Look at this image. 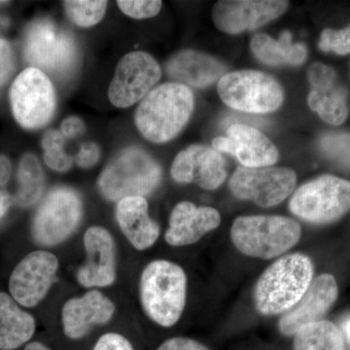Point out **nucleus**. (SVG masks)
Masks as SVG:
<instances>
[{
    "label": "nucleus",
    "instance_id": "nucleus-1",
    "mask_svg": "<svg viewBox=\"0 0 350 350\" xmlns=\"http://www.w3.org/2000/svg\"><path fill=\"white\" fill-rule=\"evenodd\" d=\"M192 90L178 82L165 83L152 90L135 112V125L149 142L165 144L187 125L194 111Z\"/></svg>",
    "mask_w": 350,
    "mask_h": 350
},
{
    "label": "nucleus",
    "instance_id": "nucleus-2",
    "mask_svg": "<svg viewBox=\"0 0 350 350\" xmlns=\"http://www.w3.org/2000/svg\"><path fill=\"white\" fill-rule=\"evenodd\" d=\"M314 267L303 253L285 255L271 264L258 280L255 306L262 315L284 314L303 298L313 280Z\"/></svg>",
    "mask_w": 350,
    "mask_h": 350
},
{
    "label": "nucleus",
    "instance_id": "nucleus-3",
    "mask_svg": "<svg viewBox=\"0 0 350 350\" xmlns=\"http://www.w3.org/2000/svg\"><path fill=\"white\" fill-rule=\"evenodd\" d=\"M139 289L149 319L167 328L178 322L187 296V276L180 266L167 260L149 262L142 271Z\"/></svg>",
    "mask_w": 350,
    "mask_h": 350
},
{
    "label": "nucleus",
    "instance_id": "nucleus-4",
    "mask_svg": "<svg viewBox=\"0 0 350 350\" xmlns=\"http://www.w3.org/2000/svg\"><path fill=\"white\" fill-rule=\"evenodd\" d=\"M162 180V169L146 151L131 146L117 154L101 172L98 188L111 202L150 195Z\"/></svg>",
    "mask_w": 350,
    "mask_h": 350
},
{
    "label": "nucleus",
    "instance_id": "nucleus-5",
    "mask_svg": "<svg viewBox=\"0 0 350 350\" xmlns=\"http://www.w3.org/2000/svg\"><path fill=\"white\" fill-rule=\"evenodd\" d=\"M301 225L283 216H241L231 228L232 243L248 257L273 259L300 241Z\"/></svg>",
    "mask_w": 350,
    "mask_h": 350
},
{
    "label": "nucleus",
    "instance_id": "nucleus-6",
    "mask_svg": "<svg viewBox=\"0 0 350 350\" xmlns=\"http://www.w3.org/2000/svg\"><path fill=\"white\" fill-rule=\"evenodd\" d=\"M24 56L31 68L66 79L77 66V45L70 34L50 20H38L25 34Z\"/></svg>",
    "mask_w": 350,
    "mask_h": 350
},
{
    "label": "nucleus",
    "instance_id": "nucleus-7",
    "mask_svg": "<svg viewBox=\"0 0 350 350\" xmlns=\"http://www.w3.org/2000/svg\"><path fill=\"white\" fill-rule=\"evenodd\" d=\"M289 209L312 224H330L350 211V182L325 174L306 182L292 196Z\"/></svg>",
    "mask_w": 350,
    "mask_h": 350
},
{
    "label": "nucleus",
    "instance_id": "nucleus-8",
    "mask_svg": "<svg viewBox=\"0 0 350 350\" xmlns=\"http://www.w3.org/2000/svg\"><path fill=\"white\" fill-rule=\"evenodd\" d=\"M217 89L226 105L250 114L275 112L284 100V92L278 80L251 69L226 73L219 80Z\"/></svg>",
    "mask_w": 350,
    "mask_h": 350
},
{
    "label": "nucleus",
    "instance_id": "nucleus-9",
    "mask_svg": "<svg viewBox=\"0 0 350 350\" xmlns=\"http://www.w3.org/2000/svg\"><path fill=\"white\" fill-rule=\"evenodd\" d=\"M10 101L16 121L25 130L43 128L56 110V93L49 76L31 66L13 82Z\"/></svg>",
    "mask_w": 350,
    "mask_h": 350
},
{
    "label": "nucleus",
    "instance_id": "nucleus-10",
    "mask_svg": "<svg viewBox=\"0 0 350 350\" xmlns=\"http://www.w3.org/2000/svg\"><path fill=\"white\" fill-rule=\"evenodd\" d=\"M82 200L72 189L57 187L46 196L32 224V237L41 245H57L75 231L82 217Z\"/></svg>",
    "mask_w": 350,
    "mask_h": 350
},
{
    "label": "nucleus",
    "instance_id": "nucleus-11",
    "mask_svg": "<svg viewBox=\"0 0 350 350\" xmlns=\"http://www.w3.org/2000/svg\"><path fill=\"white\" fill-rule=\"evenodd\" d=\"M297 175L282 167H239L229 182L230 190L239 200H250L261 207L278 206L293 193Z\"/></svg>",
    "mask_w": 350,
    "mask_h": 350
},
{
    "label": "nucleus",
    "instance_id": "nucleus-12",
    "mask_svg": "<svg viewBox=\"0 0 350 350\" xmlns=\"http://www.w3.org/2000/svg\"><path fill=\"white\" fill-rule=\"evenodd\" d=\"M162 76L161 66L150 54L142 51L129 53L117 64L108 98L114 107H130L144 100Z\"/></svg>",
    "mask_w": 350,
    "mask_h": 350
},
{
    "label": "nucleus",
    "instance_id": "nucleus-13",
    "mask_svg": "<svg viewBox=\"0 0 350 350\" xmlns=\"http://www.w3.org/2000/svg\"><path fill=\"white\" fill-rule=\"evenodd\" d=\"M289 4L282 0H221L213 6V20L219 31L239 34L278 19Z\"/></svg>",
    "mask_w": 350,
    "mask_h": 350
},
{
    "label": "nucleus",
    "instance_id": "nucleus-14",
    "mask_svg": "<svg viewBox=\"0 0 350 350\" xmlns=\"http://www.w3.org/2000/svg\"><path fill=\"white\" fill-rule=\"evenodd\" d=\"M59 269L53 253L38 250L29 253L14 269L9 290L14 300L25 308H33L49 292Z\"/></svg>",
    "mask_w": 350,
    "mask_h": 350
},
{
    "label": "nucleus",
    "instance_id": "nucleus-15",
    "mask_svg": "<svg viewBox=\"0 0 350 350\" xmlns=\"http://www.w3.org/2000/svg\"><path fill=\"white\" fill-rule=\"evenodd\" d=\"M170 174L178 183H192L204 189L216 190L227 178L225 159L215 149L194 144L177 154Z\"/></svg>",
    "mask_w": 350,
    "mask_h": 350
},
{
    "label": "nucleus",
    "instance_id": "nucleus-16",
    "mask_svg": "<svg viewBox=\"0 0 350 350\" xmlns=\"http://www.w3.org/2000/svg\"><path fill=\"white\" fill-rule=\"evenodd\" d=\"M308 78L312 86L308 98L310 109L327 124H344L349 113L347 91L338 82L334 68L321 63L313 64L308 68Z\"/></svg>",
    "mask_w": 350,
    "mask_h": 350
},
{
    "label": "nucleus",
    "instance_id": "nucleus-17",
    "mask_svg": "<svg viewBox=\"0 0 350 350\" xmlns=\"http://www.w3.org/2000/svg\"><path fill=\"white\" fill-rule=\"evenodd\" d=\"M213 148L234 157L245 167H271L280 156L275 144L262 131L245 124L230 126L227 137L215 138Z\"/></svg>",
    "mask_w": 350,
    "mask_h": 350
},
{
    "label": "nucleus",
    "instance_id": "nucleus-18",
    "mask_svg": "<svg viewBox=\"0 0 350 350\" xmlns=\"http://www.w3.org/2000/svg\"><path fill=\"white\" fill-rule=\"evenodd\" d=\"M337 280L330 273H323L312 280L303 298L283 314L278 328L284 336H295L301 327L320 321L337 301Z\"/></svg>",
    "mask_w": 350,
    "mask_h": 350
},
{
    "label": "nucleus",
    "instance_id": "nucleus-19",
    "mask_svg": "<svg viewBox=\"0 0 350 350\" xmlns=\"http://www.w3.org/2000/svg\"><path fill=\"white\" fill-rule=\"evenodd\" d=\"M84 246L87 260L78 269V282L87 288L112 285L116 280V248L111 234L105 228H89Z\"/></svg>",
    "mask_w": 350,
    "mask_h": 350
},
{
    "label": "nucleus",
    "instance_id": "nucleus-20",
    "mask_svg": "<svg viewBox=\"0 0 350 350\" xmlns=\"http://www.w3.org/2000/svg\"><path fill=\"white\" fill-rule=\"evenodd\" d=\"M220 223V213L213 207L181 202L170 213L165 239L172 246L191 245L218 228Z\"/></svg>",
    "mask_w": 350,
    "mask_h": 350
},
{
    "label": "nucleus",
    "instance_id": "nucleus-21",
    "mask_svg": "<svg viewBox=\"0 0 350 350\" xmlns=\"http://www.w3.org/2000/svg\"><path fill=\"white\" fill-rule=\"evenodd\" d=\"M114 312L112 301L96 290L70 299L64 304L62 312L64 334L71 340H80L94 326L109 322Z\"/></svg>",
    "mask_w": 350,
    "mask_h": 350
},
{
    "label": "nucleus",
    "instance_id": "nucleus-22",
    "mask_svg": "<svg viewBox=\"0 0 350 350\" xmlns=\"http://www.w3.org/2000/svg\"><path fill=\"white\" fill-rule=\"evenodd\" d=\"M165 70L180 84L202 89L219 82L226 75L227 66L206 53L182 50L170 57Z\"/></svg>",
    "mask_w": 350,
    "mask_h": 350
},
{
    "label": "nucleus",
    "instance_id": "nucleus-23",
    "mask_svg": "<svg viewBox=\"0 0 350 350\" xmlns=\"http://www.w3.org/2000/svg\"><path fill=\"white\" fill-rule=\"evenodd\" d=\"M116 219L122 232L135 250H148L160 237V227L149 216L148 202L144 197L120 200Z\"/></svg>",
    "mask_w": 350,
    "mask_h": 350
},
{
    "label": "nucleus",
    "instance_id": "nucleus-24",
    "mask_svg": "<svg viewBox=\"0 0 350 350\" xmlns=\"http://www.w3.org/2000/svg\"><path fill=\"white\" fill-rule=\"evenodd\" d=\"M250 49L261 63L269 66H299L308 59L305 44L294 42L291 32L285 31L278 40L266 33H258L251 39Z\"/></svg>",
    "mask_w": 350,
    "mask_h": 350
},
{
    "label": "nucleus",
    "instance_id": "nucleus-25",
    "mask_svg": "<svg viewBox=\"0 0 350 350\" xmlns=\"http://www.w3.org/2000/svg\"><path fill=\"white\" fill-rule=\"evenodd\" d=\"M36 332V320L9 295L0 292V350L17 349Z\"/></svg>",
    "mask_w": 350,
    "mask_h": 350
},
{
    "label": "nucleus",
    "instance_id": "nucleus-26",
    "mask_svg": "<svg viewBox=\"0 0 350 350\" xmlns=\"http://www.w3.org/2000/svg\"><path fill=\"white\" fill-rule=\"evenodd\" d=\"M294 350H345L344 338L335 324L320 320L297 332Z\"/></svg>",
    "mask_w": 350,
    "mask_h": 350
},
{
    "label": "nucleus",
    "instance_id": "nucleus-27",
    "mask_svg": "<svg viewBox=\"0 0 350 350\" xmlns=\"http://www.w3.org/2000/svg\"><path fill=\"white\" fill-rule=\"evenodd\" d=\"M19 192L15 202L19 206L27 207L36 204L43 193L44 174L38 158L32 154H25L18 169Z\"/></svg>",
    "mask_w": 350,
    "mask_h": 350
},
{
    "label": "nucleus",
    "instance_id": "nucleus-28",
    "mask_svg": "<svg viewBox=\"0 0 350 350\" xmlns=\"http://www.w3.org/2000/svg\"><path fill=\"white\" fill-rule=\"evenodd\" d=\"M63 4L68 19L81 27L98 24L105 17L107 8V1L100 0H68Z\"/></svg>",
    "mask_w": 350,
    "mask_h": 350
},
{
    "label": "nucleus",
    "instance_id": "nucleus-29",
    "mask_svg": "<svg viewBox=\"0 0 350 350\" xmlns=\"http://www.w3.org/2000/svg\"><path fill=\"white\" fill-rule=\"evenodd\" d=\"M66 137L61 131L49 130L44 133L42 148L44 161L50 169L64 172L70 170L73 165V159L64 150Z\"/></svg>",
    "mask_w": 350,
    "mask_h": 350
},
{
    "label": "nucleus",
    "instance_id": "nucleus-30",
    "mask_svg": "<svg viewBox=\"0 0 350 350\" xmlns=\"http://www.w3.org/2000/svg\"><path fill=\"white\" fill-rule=\"evenodd\" d=\"M319 147L327 159L350 170V133L330 131L319 138Z\"/></svg>",
    "mask_w": 350,
    "mask_h": 350
},
{
    "label": "nucleus",
    "instance_id": "nucleus-31",
    "mask_svg": "<svg viewBox=\"0 0 350 350\" xmlns=\"http://www.w3.org/2000/svg\"><path fill=\"white\" fill-rule=\"evenodd\" d=\"M319 47L322 52L338 56L350 54V25L345 29H324L320 36Z\"/></svg>",
    "mask_w": 350,
    "mask_h": 350
},
{
    "label": "nucleus",
    "instance_id": "nucleus-32",
    "mask_svg": "<svg viewBox=\"0 0 350 350\" xmlns=\"http://www.w3.org/2000/svg\"><path fill=\"white\" fill-rule=\"evenodd\" d=\"M117 4L122 12L138 20L155 17L163 6L160 0H118Z\"/></svg>",
    "mask_w": 350,
    "mask_h": 350
},
{
    "label": "nucleus",
    "instance_id": "nucleus-33",
    "mask_svg": "<svg viewBox=\"0 0 350 350\" xmlns=\"http://www.w3.org/2000/svg\"><path fill=\"white\" fill-rule=\"evenodd\" d=\"M14 69L15 63L10 45L3 39H0V89L10 79Z\"/></svg>",
    "mask_w": 350,
    "mask_h": 350
},
{
    "label": "nucleus",
    "instance_id": "nucleus-34",
    "mask_svg": "<svg viewBox=\"0 0 350 350\" xmlns=\"http://www.w3.org/2000/svg\"><path fill=\"white\" fill-rule=\"evenodd\" d=\"M93 350H133V345L123 336L108 333L98 338Z\"/></svg>",
    "mask_w": 350,
    "mask_h": 350
},
{
    "label": "nucleus",
    "instance_id": "nucleus-35",
    "mask_svg": "<svg viewBox=\"0 0 350 350\" xmlns=\"http://www.w3.org/2000/svg\"><path fill=\"white\" fill-rule=\"evenodd\" d=\"M100 157V147L93 142H87L80 147L79 153L76 156V163L83 169H90L98 162Z\"/></svg>",
    "mask_w": 350,
    "mask_h": 350
},
{
    "label": "nucleus",
    "instance_id": "nucleus-36",
    "mask_svg": "<svg viewBox=\"0 0 350 350\" xmlns=\"http://www.w3.org/2000/svg\"><path fill=\"white\" fill-rule=\"evenodd\" d=\"M157 350H211L206 345L189 338H172L165 340Z\"/></svg>",
    "mask_w": 350,
    "mask_h": 350
},
{
    "label": "nucleus",
    "instance_id": "nucleus-37",
    "mask_svg": "<svg viewBox=\"0 0 350 350\" xmlns=\"http://www.w3.org/2000/svg\"><path fill=\"white\" fill-rule=\"evenodd\" d=\"M85 125L79 117L71 116L64 119L61 126V133L64 137L75 138L83 135Z\"/></svg>",
    "mask_w": 350,
    "mask_h": 350
},
{
    "label": "nucleus",
    "instance_id": "nucleus-38",
    "mask_svg": "<svg viewBox=\"0 0 350 350\" xmlns=\"http://www.w3.org/2000/svg\"><path fill=\"white\" fill-rule=\"evenodd\" d=\"M12 167L7 157L0 155V186L6 185L11 177Z\"/></svg>",
    "mask_w": 350,
    "mask_h": 350
},
{
    "label": "nucleus",
    "instance_id": "nucleus-39",
    "mask_svg": "<svg viewBox=\"0 0 350 350\" xmlns=\"http://www.w3.org/2000/svg\"><path fill=\"white\" fill-rule=\"evenodd\" d=\"M11 204H12V199H11L10 195L1 191L0 192V218L5 215Z\"/></svg>",
    "mask_w": 350,
    "mask_h": 350
},
{
    "label": "nucleus",
    "instance_id": "nucleus-40",
    "mask_svg": "<svg viewBox=\"0 0 350 350\" xmlns=\"http://www.w3.org/2000/svg\"><path fill=\"white\" fill-rule=\"evenodd\" d=\"M25 350H51L40 342H31L25 347Z\"/></svg>",
    "mask_w": 350,
    "mask_h": 350
},
{
    "label": "nucleus",
    "instance_id": "nucleus-41",
    "mask_svg": "<svg viewBox=\"0 0 350 350\" xmlns=\"http://www.w3.org/2000/svg\"><path fill=\"white\" fill-rule=\"evenodd\" d=\"M345 334H347V338L350 340V319L347 320V323L345 326Z\"/></svg>",
    "mask_w": 350,
    "mask_h": 350
}]
</instances>
